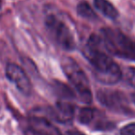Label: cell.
Masks as SVG:
<instances>
[{
	"label": "cell",
	"mask_w": 135,
	"mask_h": 135,
	"mask_svg": "<svg viewBox=\"0 0 135 135\" xmlns=\"http://www.w3.org/2000/svg\"><path fill=\"white\" fill-rule=\"evenodd\" d=\"M76 10H77V14L84 18H87V20H94V18H97L96 13L94 12L92 7H90V5L85 1L80 2V3L77 5Z\"/></svg>",
	"instance_id": "obj_10"
},
{
	"label": "cell",
	"mask_w": 135,
	"mask_h": 135,
	"mask_svg": "<svg viewBox=\"0 0 135 135\" xmlns=\"http://www.w3.org/2000/svg\"><path fill=\"white\" fill-rule=\"evenodd\" d=\"M97 98L101 105L114 111H122L127 106V99L119 91L101 89L97 93Z\"/></svg>",
	"instance_id": "obj_5"
},
{
	"label": "cell",
	"mask_w": 135,
	"mask_h": 135,
	"mask_svg": "<svg viewBox=\"0 0 135 135\" xmlns=\"http://www.w3.org/2000/svg\"><path fill=\"white\" fill-rule=\"evenodd\" d=\"M120 135H135V122L125 125L120 130Z\"/></svg>",
	"instance_id": "obj_14"
},
{
	"label": "cell",
	"mask_w": 135,
	"mask_h": 135,
	"mask_svg": "<svg viewBox=\"0 0 135 135\" xmlns=\"http://www.w3.org/2000/svg\"><path fill=\"white\" fill-rule=\"evenodd\" d=\"M61 66L67 79L75 87L80 100L84 103L92 102V92L89 80L79 64L71 57H64Z\"/></svg>",
	"instance_id": "obj_3"
},
{
	"label": "cell",
	"mask_w": 135,
	"mask_h": 135,
	"mask_svg": "<svg viewBox=\"0 0 135 135\" xmlns=\"http://www.w3.org/2000/svg\"><path fill=\"white\" fill-rule=\"evenodd\" d=\"M67 135H85L84 133H82V132H78V131H68L67 132Z\"/></svg>",
	"instance_id": "obj_15"
},
{
	"label": "cell",
	"mask_w": 135,
	"mask_h": 135,
	"mask_svg": "<svg viewBox=\"0 0 135 135\" xmlns=\"http://www.w3.org/2000/svg\"><path fill=\"white\" fill-rule=\"evenodd\" d=\"M94 119V110L91 108H82L78 114V120L82 124H89Z\"/></svg>",
	"instance_id": "obj_11"
},
{
	"label": "cell",
	"mask_w": 135,
	"mask_h": 135,
	"mask_svg": "<svg viewBox=\"0 0 135 135\" xmlns=\"http://www.w3.org/2000/svg\"><path fill=\"white\" fill-rule=\"evenodd\" d=\"M132 101H133V103L135 104V93L132 95Z\"/></svg>",
	"instance_id": "obj_16"
},
{
	"label": "cell",
	"mask_w": 135,
	"mask_h": 135,
	"mask_svg": "<svg viewBox=\"0 0 135 135\" xmlns=\"http://www.w3.org/2000/svg\"><path fill=\"white\" fill-rule=\"evenodd\" d=\"M46 27L57 43L66 51H73L76 47L73 30L59 15L49 14L45 20Z\"/></svg>",
	"instance_id": "obj_4"
},
{
	"label": "cell",
	"mask_w": 135,
	"mask_h": 135,
	"mask_svg": "<svg viewBox=\"0 0 135 135\" xmlns=\"http://www.w3.org/2000/svg\"><path fill=\"white\" fill-rule=\"evenodd\" d=\"M99 37L104 49L109 54L135 62V41L124 33L118 30L107 28L100 31Z\"/></svg>",
	"instance_id": "obj_2"
},
{
	"label": "cell",
	"mask_w": 135,
	"mask_h": 135,
	"mask_svg": "<svg viewBox=\"0 0 135 135\" xmlns=\"http://www.w3.org/2000/svg\"><path fill=\"white\" fill-rule=\"evenodd\" d=\"M103 49L99 35H92L87 40L83 54L92 65L97 80L106 85H115L121 79L122 72Z\"/></svg>",
	"instance_id": "obj_1"
},
{
	"label": "cell",
	"mask_w": 135,
	"mask_h": 135,
	"mask_svg": "<svg viewBox=\"0 0 135 135\" xmlns=\"http://www.w3.org/2000/svg\"><path fill=\"white\" fill-rule=\"evenodd\" d=\"M6 75L7 78L16 85L20 93L26 96H28L30 94L31 84H30L27 74L20 66L15 64H7V69H6Z\"/></svg>",
	"instance_id": "obj_6"
},
{
	"label": "cell",
	"mask_w": 135,
	"mask_h": 135,
	"mask_svg": "<svg viewBox=\"0 0 135 135\" xmlns=\"http://www.w3.org/2000/svg\"><path fill=\"white\" fill-rule=\"evenodd\" d=\"M30 126L38 135H62L60 131L49 119L40 116H33L30 118Z\"/></svg>",
	"instance_id": "obj_7"
},
{
	"label": "cell",
	"mask_w": 135,
	"mask_h": 135,
	"mask_svg": "<svg viewBox=\"0 0 135 135\" xmlns=\"http://www.w3.org/2000/svg\"><path fill=\"white\" fill-rule=\"evenodd\" d=\"M124 76L129 85L135 88V67H127L124 72Z\"/></svg>",
	"instance_id": "obj_13"
},
{
	"label": "cell",
	"mask_w": 135,
	"mask_h": 135,
	"mask_svg": "<svg viewBox=\"0 0 135 135\" xmlns=\"http://www.w3.org/2000/svg\"><path fill=\"white\" fill-rule=\"evenodd\" d=\"M95 7L106 18L115 20L119 17V11L108 0H94Z\"/></svg>",
	"instance_id": "obj_9"
},
{
	"label": "cell",
	"mask_w": 135,
	"mask_h": 135,
	"mask_svg": "<svg viewBox=\"0 0 135 135\" xmlns=\"http://www.w3.org/2000/svg\"><path fill=\"white\" fill-rule=\"evenodd\" d=\"M54 89L57 94L60 97H64V98H72L74 97V94L71 91V89L67 85L62 84V82H58V81L55 82Z\"/></svg>",
	"instance_id": "obj_12"
},
{
	"label": "cell",
	"mask_w": 135,
	"mask_h": 135,
	"mask_svg": "<svg viewBox=\"0 0 135 135\" xmlns=\"http://www.w3.org/2000/svg\"><path fill=\"white\" fill-rule=\"evenodd\" d=\"M50 115L61 123L70 122L75 115V107L66 101H58L54 108H51Z\"/></svg>",
	"instance_id": "obj_8"
},
{
	"label": "cell",
	"mask_w": 135,
	"mask_h": 135,
	"mask_svg": "<svg viewBox=\"0 0 135 135\" xmlns=\"http://www.w3.org/2000/svg\"><path fill=\"white\" fill-rule=\"evenodd\" d=\"M0 11H1V3H0Z\"/></svg>",
	"instance_id": "obj_17"
}]
</instances>
